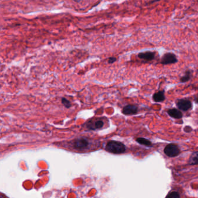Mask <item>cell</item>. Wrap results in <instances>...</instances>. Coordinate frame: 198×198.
Instances as JSON below:
<instances>
[{"instance_id": "6da1fadb", "label": "cell", "mask_w": 198, "mask_h": 198, "mask_svg": "<svg viewBox=\"0 0 198 198\" xmlns=\"http://www.w3.org/2000/svg\"><path fill=\"white\" fill-rule=\"evenodd\" d=\"M70 146L77 151L83 152L89 151L91 148L92 142L85 138H78L70 142Z\"/></svg>"}, {"instance_id": "7a4b0ae2", "label": "cell", "mask_w": 198, "mask_h": 198, "mask_svg": "<svg viewBox=\"0 0 198 198\" xmlns=\"http://www.w3.org/2000/svg\"><path fill=\"white\" fill-rule=\"evenodd\" d=\"M106 150L114 154H121L125 152L126 148L124 144L121 142L110 141L106 144Z\"/></svg>"}, {"instance_id": "3957f363", "label": "cell", "mask_w": 198, "mask_h": 198, "mask_svg": "<svg viewBox=\"0 0 198 198\" xmlns=\"http://www.w3.org/2000/svg\"><path fill=\"white\" fill-rule=\"evenodd\" d=\"M164 153L170 158L177 156L180 154L181 151L179 147L174 144L167 145L164 149Z\"/></svg>"}, {"instance_id": "277c9868", "label": "cell", "mask_w": 198, "mask_h": 198, "mask_svg": "<svg viewBox=\"0 0 198 198\" xmlns=\"http://www.w3.org/2000/svg\"><path fill=\"white\" fill-rule=\"evenodd\" d=\"M177 62L178 59L175 54L171 52H167L163 55L160 63L162 65H167L176 63Z\"/></svg>"}, {"instance_id": "5b68a950", "label": "cell", "mask_w": 198, "mask_h": 198, "mask_svg": "<svg viewBox=\"0 0 198 198\" xmlns=\"http://www.w3.org/2000/svg\"><path fill=\"white\" fill-rule=\"evenodd\" d=\"M176 105L180 110L183 111H188L192 106L191 102L186 99H178L176 101Z\"/></svg>"}, {"instance_id": "8992f818", "label": "cell", "mask_w": 198, "mask_h": 198, "mask_svg": "<svg viewBox=\"0 0 198 198\" xmlns=\"http://www.w3.org/2000/svg\"><path fill=\"white\" fill-rule=\"evenodd\" d=\"M105 123L102 119H97L96 120H90L87 124V128L89 130H95L102 128L104 126Z\"/></svg>"}, {"instance_id": "52a82bcc", "label": "cell", "mask_w": 198, "mask_h": 198, "mask_svg": "<svg viewBox=\"0 0 198 198\" xmlns=\"http://www.w3.org/2000/svg\"><path fill=\"white\" fill-rule=\"evenodd\" d=\"M138 107L134 105H128L123 109V113L125 115H134L137 113Z\"/></svg>"}, {"instance_id": "ba28073f", "label": "cell", "mask_w": 198, "mask_h": 198, "mask_svg": "<svg viewBox=\"0 0 198 198\" xmlns=\"http://www.w3.org/2000/svg\"><path fill=\"white\" fill-rule=\"evenodd\" d=\"M138 56L141 59L145 61H151L155 59V52L152 51H145L139 53L138 55Z\"/></svg>"}, {"instance_id": "9c48e42d", "label": "cell", "mask_w": 198, "mask_h": 198, "mask_svg": "<svg viewBox=\"0 0 198 198\" xmlns=\"http://www.w3.org/2000/svg\"><path fill=\"white\" fill-rule=\"evenodd\" d=\"M167 113L170 117L176 119H180L183 117L182 112L180 110L175 108L169 109Z\"/></svg>"}, {"instance_id": "30bf717a", "label": "cell", "mask_w": 198, "mask_h": 198, "mask_svg": "<svg viewBox=\"0 0 198 198\" xmlns=\"http://www.w3.org/2000/svg\"><path fill=\"white\" fill-rule=\"evenodd\" d=\"M153 99L156 102H163L165 99V91H159V92L155 93L153 95Z\"/></svg>"}, {"instance_id": "8fae6325", "label": "cell", "mask_w": 198, "mask_h": 198, "mask_svg": "<svg viewBox=\"0 0 198 198\" xmlns=\"http://www.w3.org/2000/svg\"><path fill=\"white\" fill-rule=\"evenodd\" d=\"M188 162L190 165L194 166L198 165V151H195L191 154Z\"/></svg>"}, {"instance_id": "7c38bea8", "label": "cell", "mask_w": 198, "mask_h": 198, "mask_svg": "<svg viewBox=\"0 0 198 198\" xmlns=\"http://www.w3.org/2000/svg\"><path fill=\"white\" fill-rule=\"evenodd\" d=\"M136 141L138 144L146 146H151L152 145V143L151 141L144 138H138L136 139Z\"/></svg>"}, {"instance_id": "4fadbf2b", "label": "cell", "mask_w": 198, "mask_h": 198, "mask_svg": "<svg viewBox=\"0 0 198 198\" xmlns=\"http://www.w3.org/2000/svg\"><path fill=\"white\" fill-rule=\"evenodd\" d=\"M191 78V72L190 70H187L185 75L181 78L180 82L181 83H186L189 81Z\"/></svg>"}, {"instance_id": "5bb4252c", "label": "cell", "mask_w": 198, "mask_h": 198, "mask_svg": "<svg viewBox=\"0 0 198 198\" xmlns=\"http://www.w3.org/2000/svg\"><path fill=\"white\" fill-rule=\"evenodd\" d=\"M166 197L170 198H180V195L178 192L174 191V192H172L169 194H168Z\"/></svg>"}, {"instance_id": "9a60e30c", "label": "cell", "mask_w": 198, "mask_h": 198, "mask_svg": "<svg viewBox=\"0 0 198 198\" xmlns=\"http://www.w3.org/2000/svg\"><path fill=\"white\" fill-rule=\"evenodd\" d=\"M62 103L63 104V105L66 107H67V108H69V107H70V102L68 100V99H66V98H62Z\"/></svg>"}, {"instance_id": "2e32d148", "label": "cell", "mask_w": 198, "mask_h": 198, "mask_svg": "<svg viewBox=\"0 0 198 198\" xmlns=\"http://www.w3.org/2000/svg\"><path fill=\"white\" fill-rule=\"evenodd\" d=\"M192 131V128L191 127H189V126H186L185 128H184V131L187 132H191Z\"/></svg>"}, {"instance_id": "e0dca14e", "label": "cell", "mask_w": 198, "mask_h": 198, "mask_svg": "<svg viewBox=\"0 0 198 198\" xmlns=\"http://www.w3.org/2000/svg\"><path fill=\"white\" fill-rule=\"evenodd\" d=\"M116 61V58H114V57H111L109 59V61H108V62L109 63H114L115 61Z\"/></svg>"}, {"instance_id": "ac0fdd59", "label": "cell", "mask_w": 198, "mask_h": 198, "mask_svg": "<svg viewBox=\"0 0 198 198\" xmlns=\"http://www.w3.org/2000/svg\"><path fill=\"white\" fill-rule=\"evenodd\" d=\"M194 100L195 102L197 103H198V94L197 95H196L194 97Z\"/></svg>"}, {"instance_id": "d6986e66", "label": "cell", "mask_w": 198, "mask_h": 198, "mask_svg": "<svg viewBox=\"0 0 198 198\" xmlns=\"http://www.w3.org/2000/svg\"><path fill=\"white\" fill-rule=\"evenodd\" d=\"M160 1V0H154L153 2H152V3L154 2H156V1Z\"/></svg>"}]
</instances>
